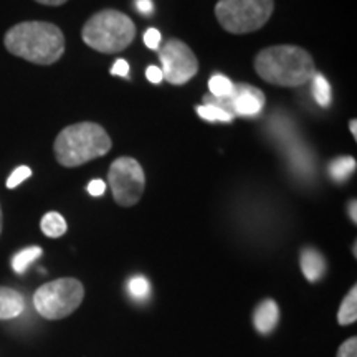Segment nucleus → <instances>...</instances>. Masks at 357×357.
Returning a JSON list of instances; mask_svg holds the SVG:
<instances>
[{"label":"nucleus","instance_id":"f257e3e1","mask_svg":"<svg viewBox=\"0 0 357 357\" xmlns=\"http://www.w3.org/2000/svg\"><path fill=\"white\" fill-rule=\"evenodd\" d=\"M3 45L30 63L53 65L65 53V35L50 22H22L6 33Z\"/></svg>","mask_w":357,"mask_h":357},{"label":"nucleus","instance_id":"f03ea898","mask_svg":"<svg viewBox=\"0 0 357 357\" xmlns=\"http://www.w3.org/2000/svg\"><path fill=\"white\" fill-rule=\"evenodd\" d=\"M255 71L266 83L296 88L311 82L316 75L314 60L305 48L294 45L268 47L255 56Z\"/></svg>","mask_w":357,"mask_h":357},{"label":"nucleus","instance_id":"7ed1b4c3","mask_svg":"<svg viewBox=\"0 0 357 357\" xmlns=\"http://www.w3.org/2000/svg\"><path fill=\"white\" fill-rule=\"evenodd\" d=\"M113 141L105 128L96 123H77L61 129L53 151L63 167H79L109 153Z\"/></svg>","mask_w":357,"mask_h":357},{"label":"nucleus","instance_id":"20e7f679","mask_svg":"<svg viewBox=\"0 0 357 357\" xmlns=\"http://www.w3.org/2000/svg\"><path fill=\"white\" fill-rule=\"evenodd\" d=\"M136 37V25L126 13L106 8L89 17L83 25L82 38L93 50L100 53L123 52Z\"/></svg>","mask_w":357,"mask_h":357},{"label":"nucleus","instance_id":"39448f33","mask_svg":"<svg viewBox=\"0 0 357 357\" xmlns=\"http://www.w3.org/2000/svg\"><path fill=\"white\" fill-rule=\"evenodd\" d=\"M273 10L275 0H218L215 17L227 32L243 35L260 30Z\"/></svg>","mask_w":357,"mask_h":357},{"label":"nucleus","instance_id":"423d86ee","mask_svg":"<svg viewBox=\"0 0 357 357\" xmlns=\"http://www.w3.org/2000/svg\"><path fill=\"white\" fill-rule=\"evenodd\" d=\"M84 298V287L77 278H60L45 283L33 294V306L42 318L56 321L77 311Z\"/></svg>","mask_w":357,"mask_h":357},{"label":"nucleus","instance_id":"0eeeda50","mask_svg":"<svg viewBox=\"0 0 357 357\" xmlns=\"http://www.w3.org/2000/svg\"><path fill=\"white\" fill-rule=\"evenodd\" d=\"M108 182L113 197L121 207H132L144 194L146 177L141 164L134 158H118L111 164Z\"/></svg>","mask_w":357,"mask_h":357},{"label":"nucleus","instance_id":"6e6552de","mask_svg":"<svg viewBox=\"0 0 357 357\" xmlns=\"http://www.w3.org/2000/svg\"><path fill=\"white\" fill-rule=\"evenodd\" d=\"M159 60L162 63V77L171 84H185L197 75L199 61L189 45L181 40H167L159 48Z\"/></svg>","mask_w":357,"mask_h":357},{"label":"nucleus","instance_id":"1a4fd4ad","mask_svg":"<svg viewBox=\"0 0 357 357\" xmlns=\"http://www.w3.org/2000/svg\"><path fill=\"white\" fill-rule=\"evenodd\" d=\"M204 101L225 109L231 116H257L263 109L266 100L263 91L252 84H235L230 98L217 100L213 96H205Z\"/></svg>","mask_w":357,"mask_h":357},{"label":"nucleus","instance_id":"9d476101","mask_svg":"<svg viewBox=\"0 0 357 357\" xmlns=\"http://www.w3.org/2000/svg\"><path fill=\"white\" fill-rule=\"evenodd\" d=\"M280 321V307L273 300H263L260 305L255 307L253 312V324H255L257 331L268 336L275 331L276 324Z\"/></svg>","mask_w":357,"mask_h":357},{"label":"nucleus","instance_id":"9b49d317","mask_svg":"<svg viewBox=\"0 0 357 357\" xmlns=\"http://www.w3.org/2000/svg\"><path fill=\"white\" fill-rule=\"evenodd\" d=\"M24 296L13 288L0 287V319H13L24 312Z\"/></svg>","mask_w":357,"mask_h":357},{"label":"nucleus","instance_id":"f8f14e48","mask_svg":"<svg viewBox=\"0 0 357 357\" xmlns=\"http://www.w3.org/2000/svg\"><path fill=\"white\" fill-rule=\"evenodd\" d=\"M301 270L306 280L316 283L326 273V260L316 248H305L301 252Z\"/></svg>","mask_w":357,"mask_h":357},{"label":"nucleus","instance_id":"ddd939ff","mask_svg":"<svg viewBox=\"0 0 357 357\" xmlns=\"http://www.w3.org/2000/svg\"><path fill=\"white\" fill-rule=\"evenodd\" d=\"M357 319V288L352 287L351 291L341 303L337 312V323L341 326H349Z\"/></svg>","mask_w":357,"mask_h":357},{"label":"nucleus","instance_id":"4468645a","mask_svg":"<svg viewBox=\"0 0 357 357\" xmlns=\"http://www.w3.org/2000/svg\"><path fill=\"white\" fill-rule=\"evenodd\" d=\"M40 227H42L43 234L50 236V238H60V236L66 234V229H68L66 220L58 212H48L47 215H43Z\"/></svg>","mask_w":357,"mask_h":357},{"label":"nucleus","instance_id":"2eb2a0df","mask_svg":"<svg viewBox=\"0 0 357 357\" xmlns=\"http://www.w3.org/2000/svg\"><path fill=\"white\" fill-rule=\"evenodd\" d=\"M42 255H43V250L40 247H29V248L20 250V252L12 258L13 271L19 275H24L26 268L32 265L35 260H38Z\"/></svg>","mask_w":357,"mask_h":357},{"label":"nucleus","instance_id":"dca6fc26","mask_svg":"<svg viewBox=\"0 0 357 357\" xmlns=\"http://www.w3.org/2000/svg\"><path fill=\"white\" fill-rule=\"evenodd\" d=\"M356 171V159L344 155V158L334 159L329 166V174L336 182H344Z\"/></svg>","mask_w":357,"mask_h":357},{"label":"nucleus","instance_id":"f3484780","mask_svg":"<svg viewBox=\"0 0 357 357\" xmlns=\"http://www.w3.org/2000/svg\"><path fill=\"white\" fill-rule=\"evenodd\" d=\"M312 96L319 106L326 108V106L331 105V86H329L328 79L319 73L312 77Z\"/></svg>","mask_w":357,"mask_h":357},{"label":"nucleus","instance_id":"a211bd4d","mask_svg":"<svg viewBox=\"0 0 357 357\" xmlns=\"http://www.w3.org/2000/svg\"><path fill=\"white\" fill-rule=\"evenodd\" d=\"M208 88H211V96L217 98V100H223V98L231 96L235 84L223 75H213L211 82H208Z\"/></svg>","mask_w":357,"mask_h":357},{"label":"nucleus","instance_id":"6ab92c4d","mask_svg":"<svg viewBox=\"0 0 357 357\" xmlns=\"http://www.w3.org/2000/svg\"><path fill=\"white\" fill-rule=\"evenodd\" d=\"M197 114L200 118L205 119V121H222V123H230L234 121V116L227 113L225 109L218 108L215 105H208V102H204L202 106H197Z\"/></svg>","mask_w":357,"mask_h":357},{"label":"nucleus","instance_id":"aec40b11","mask_svg":"<svg viewBox=\"0 0 357 357\" xmlns=\"http://www.w3.org/2000/svg\"><path fill=\"white\" fill-rule=\"evenodd\" d=\"M128 293L131 294L134 300L146 301L147 298L151 296L149 281H147V278H144V276H141V275L132 276V278L128 281Z\"/></svg>","mask_w":357,"mask_h":357},{"label":"nucleus","instance_id":"412c9836","mask_svg":"<svg viewBox=\"0 0 357 357\" xmlns=\"http://www.w3.org/2000/svg\"><path fill=\"white\" fill-rule=\"evenodd\" d=\"M30 176H32V169L26 166H20L17 167L15 171L10 174V177L7 178V187L8 189H15L17 185H20L22 182L26 181Z\"/></svg>","mask_w":357,"mask_h":357},{"label":"nucleus","instance_id":"4be33fe9","mask_svg":"<svg viewBox=\"0 0 357 357\" xmlns=\"http://www.w3.org/2000/svg\"><path fill=\"white\" fill-rule=\"evenodd\" d=\"M336 357H357V337H349L337 349Z\"/></svg>","mask_w":357,"mask_h":357},{"label":"nucleus","instance_id":"5701e85b","mask_svg":"<svg viewBox=\"0 0 357 357\" xmlns=\"http://www.w3.org/2000/svg\"><path fill=\"white\" fill-rule=\"evenodd\" d=\"M144 43L147 48H151V50H159L160 47V32L155 29H149L147 32L144 33Z\"/></svg>","mask_w":357,"mask_h":357},{"label":"nucleus","instance_id":"b1692460","mask_svg":"<svg viewBox=\"0 0 357 357\" xmlns=\"http://www.w3.org/2000/svg\"><path fill=\"white\" fill-rule=\"evenodd\" d=\"M88 192L89 195H93V197H101V195L106 192L105 181H101V178H93V181L88 184Z\"/></svg>","mask_w":357,"mask_h":357},{"label":"nucleus","instance_id":"393cba45","mask_svg":"<svg viewBox=\"0 0 357 357\" xmlns=\"http://www.w3.org/2000/svg\"><path fill=\"white\" fill-rule=\"evenodd\" d=\"M136 8H137V12L142 13V15L149 17V15H153V12H154V3H153V0H136Z\"/></svg>","mask_w":357,"mask_h":357},{"label":"nucleus","instance_id":"a878e982","mask_svg":"<svg viewBox=\"0 0 357 357\" xmlns=\"http://www.w3.org/2000/svg\"><path fill=\"white\" fill-rule=\"evenodd\" d=\"M146 77L151 83H154V84H159L164 79L162 70L158 68V66H149V68L146 70Z\"/></svg>","mask_w":357,"mask_h":357},{"label":"nucleus","instance_id":"bb28decb","mask_svg":"<svg viewBox=\"0 0 357 357\" xmlns=\"http://www.w3.org/2000/svg\"><path fill=\"white\" fill-rule=\"evenodd\" d=\"M111 73L116 75V77H128L129 73V65L126 60H116L113 68H111Z\"/></svg>","mask_w":357,"mask_h":357},{"label":"nucleus","instance_id":"cd10ccee","mask_svg":"<svg viewBox=\"0 0 357 357\" xmlns=\"http://www.w3.org/2000/svg\"><path fill=\"white\" fill-rule=\"evenodd\" d=\"M35 2L42 3V6L58 7V6H63V3H65V2H68V0H35Z\"/></svg>","mask_w":357,"mask_h":357},{"label":"nucleus","instance_id":"c85d7f7f","mask_svg":"<svg viewBox=\"0 0 357 357\" xmlns=\"http://www.w3.org/2000/svg\"><path fill=\"white\" fill-rule=\"evenodd\" d=\"M356 207H357V202H356V200H351L349 207H347V213H349L351 220L354 222V223H357V213H356Z\"/></svg>","mask_w":357,"mask_h":357},{"label":"nucleus","instance_id":"c756f323","mask_svg":"<svg viewBox=\"0 0 357 357\" xmlns=\"http://www.w3.org/2000/svg\"><path fill=\"white\" fill-rule=\"evenodd\" d=\"M357 123H356V119H352V121L349 123V129H351V132H352V136L354 137H357Z\"/></svg>","mask_w":357,"mask_h":357},{"label":"nucleus","instance_id":"7c9ffc66","mask_svg":"<svg viewBox=\"0 0 357 357\" xmlns=\"http://www.w3.org/2000/svg\"><path fill=\"white\" fill-rule=\"evenodd\" d=\"M2 227H3V215H2V207H0V234H2Z\"/></svg>","mask_w":357,"mask_h":357}]
</instances>
